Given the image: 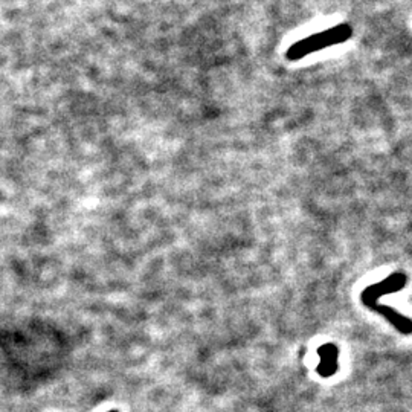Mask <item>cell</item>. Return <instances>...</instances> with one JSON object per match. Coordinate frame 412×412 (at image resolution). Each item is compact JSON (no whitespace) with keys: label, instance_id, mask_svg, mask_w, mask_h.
<instances>
[{"label":"cell","instance_id":"6da1fadb","mask_svg":"<svg viewBox=\"0 0 412 412\" xmlns=\"http://www.w3.org/2000/svg\"><path fill=\"white\" fill-rule=\"evenodd\" d=\"M353 36V28L348 23H341L338 27L330 28L322 32L313 34V36L306 37L304 40L298 41V43L292 45L287 50V58L290 62L301 60L310 54L316 52V50H321L325 48H330L339 43H346L347 40Z\"/></svg>","mask_w":412,"mask_h":412},{"label":"cell","instance_id":"7a4b0ae2","mask_svg":"<svg viewBox=\"0 0 412 412\" xmlns=\"http://www.w3.org/2000/svg\"><path fill=\"white\" fill-rule=\"evenodd\" d=\"M319 365L318 373L322 377H332L338 373L339 368V350L334 343H325L318 350Z\"/></svg>","mask_w":412,"mask_h":412},{"label":"cell","instance_id":"3957f363","mask_svg":"<svg viewBox=\"0 0 412 412\" xmlns=\"http://www.w3.org/2000/svg\"><path fill=\"white\" fill-rule=\"evenodd\" d=\"M112 412H115V411H112Z\"/></svg>","mask_w":412,"mask_h":412}]
</instances>
